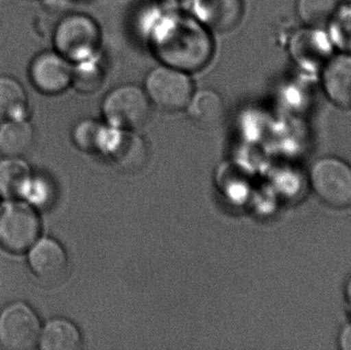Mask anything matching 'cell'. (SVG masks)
Listing matches in <instances>:
<instances>
[{"label": "cell", "mask_w": 351, "mask_h": 350, "mask_svg": "<svg viewBox=\"0 0 351 350\" xmlns=\"http://www.w3.org/2000/svg\"><path fill=\"white\" fill-rule=\"evenodd\" d=\"M158 40V53L165 65L192 71L208 63L212 43L198 20L176 18Z\"/></svg>", "instance_id": "1"}, {"label": "cell", "mask_w": 351, "mask_h": 350, "mask_svg": "<svg viewBox=\"0 0 351 350\" xmlns=\"http://www.w3.org/2000/svg\"><path fill=\"white\" fill-rule=\"evenodd\" d=\"M102 41L100 26L94 18L73 12L62 18L53 35L55 51L72 64L92 59Z\"/></svg>", "instance_id": "2"}, {"label": "cell", "mask_w": 351, "mask_h": 350, "mask_svg": "<svg viewBox=\"0 0 351 350\" xmlns=\"http://www.w3.org/2000/svg\"><path fill=\"white\" fill-rule=\"evenodd\" d=\"M308 185L322 203L336 210L351 208V164L337 156H324L311 164Z\"/></svg>", "instance_id": "3"}, {"label": "cell", "mask_w": 351, "mask_h": 350, "mask_svg": "<svg viewBox=\"0 0 351 350\" xmlns=\"http://www.w3.org/2000/svg\"><path fill=\"white\" fill-rule=\"evenodd\" d=\"M41 221L36 209L22 199L0 205V247L14 254L27 252L40 238Z\"/></svg>", "instance_id": "4"}, {"label": "cell", "mask_w": 351, "mask_h": 350, "mask_svg": "<svg viewBox=\"0 0 351 350\" xmlns=\"http://www.w3.org/2000/svg\"><path fill=\"white\" fill-rule=\"evenodd\" d=\"M152 103L135 84H123L107 92L102 101V113L110 127L134 131L147 123Z\"/></svg>", "instance_id": "5"}, {"label": "cell", "mask_w": 351, "mask_h": 350, "mask_svg": "<svg viewBox=\"0 0 351 350\" xmlns=\"http://www.w3.org/2000/svg\"><path fill=\"white\" fill-rule=\"evenodd\" d=\"M144 86L150 103L165 112L185 110L194 92L187 72L165 64L148 72Z\"/></svg>", "instance_id": "6"}, {"label": "cell", "mask_w": 351, "mask_h": 350, "mask_svg": "<svg viewBox=\"0 0 351 350\" xmlns=\"http://www.w3.org/2000/svg\"><path fill=\"white\" fill-rule=\"evenodd\" d=\"M41 323L25 302L8 304L0 312V345L10 350H29L38 345Z\"/></svg>", "instance_id": "7"}, {"label": "cell", "mask_w": 351, "mask_h": 350, "mask_svg": "<svg viewBox=\"0 0 351 350\" xmlns=\"http://www.w3.org/2000/svg\"><path fill=\"white\" fill-rule=\"evenodd\" d=\"M334 51L327 31L321 27L305 26L294 33L289 43L291 58L305 72L321 71Z\"/></svg>", "instance_id": "8"}, {"label": "cell", "mask_w": 351, "mask_h": 350, "mask_svg": "<svg viewBox=\"0 0 351 350\" xmlns=\"http://www.w3.org/2000/svg\"><path fill=\"white\" fill-rule=\"evenodd\" d=\"M29 79L45 95H59L72 84L73 66L56 51H45L33 58L29 65Z\"/></svg>", "instance_id": "9"}, {"label": "cell", "mask_w": 351, "mask_h": 350, "mask_svg": "<svg viewBox=\"0 0 351 350\" xmlns=\"http://www.w3.org/2000/svg\"><path fill=\"white\" fill-rule=\"evenodd\" d=\"M27 252L29 267L41 281L53 283L65 275L68 268L67 253L58 240L39 238Z\"/></svg>", "instance_id": "10"}, {"label": "cell", "mask_w": 351, "mask_h": 350, "mask_svg": "<svg viewBox=\"0 0 351 350\" xmlns=\"http://www.w3.org/2000/svg\"><path fill=\"white\" fill-rule=\"evenodd\" d=\"M324 94L336 106L351 110V53H338L321 69Z\"/></svg>", "instance_id": "11"}, {"label": "cell", "mask_w": 351, "mask_h": 350, "mask_svg": "<svg viewBox=\"0 0 351 350\" xmlns=\"http://www.w3.org/2000/svg\"><path fill=\"white\" fill-rule=\"evenodd\" d=\"M37 347L43 350H78L82 336L75 324L66 318H53L41 327Z\"/></svg>", "instance_id": "12"}, {"label": "cell", "mask_w": 351, "mask_h": 350, "mask_svg": "<svg viewBox=\"0 0 351 350\" xmlns=\"http://www.w3.org/2000/svg\"><path fill=\"white\" fill-rule=\"evenodd\" d=\"M198 22L226 30L232 27L241 14V0H194Z\"/></svg>", "instance_id": "13"}, {"label": "cell", "mask_w": 351, "mask_h": 350, "mask_svg": "<svg viewBox=\"0 0 351 350\" xmlns=\"http://www.w3.org/2000/svg\"><path fill=\"white\" fill-rule=\"evenodd\" d=\"M34 129L27 119H6L0 125V152L8 158H22L32 147Z\"/></svg>", "instance_id": "14"}, {"label": "cell", "mask_w": 351, "mask_h": 350, "mask_svg": "<svg viewBox=\"0 0 351 350\" xmlns=\"http://www.w3.org/2000/svg\"><path fill=\"white\" fill-rule=\"evenodd\" d=\"M185 110L189 118L199 127H214L222 119L224 103L216 90L204 88L193 92Z\"/></svg>", "instance_id": "15"}, {"label": "cell", "mask_w": 351, "mask_h": 350, "mask_svg": "<svg viewBox=\"0 0 351 350\" xmlns=\"http://www.w3.org/2000/svg\"><path fill=\"white\" fill-rule=\"evenodd\" d=\"M31 175L30 166L22 158L4 156L0 160V197L4 201L21 199Z\"/></svg>", "instance_id": "16"}, {"label": "cell", "mask_w": 351, "mask_h": 350, "mask_svg": "<svg viewBox=\"0 0 351 350\" xmlns=\"http://www.w3.org/2000/svg\"><path fill=\"white\" fill-rule=\"evenodd\" d=\"M28 100L22 84L12 76H0V116L27 119Z\"/></svg>", "instance_id": "17"}, {"label": "cell", "mask_w": 351, "mask_h": 350, "mask_svg": "<svg viewBox=\"0 0 351 350\" xmlns=\"http://www.w3.org/2000/svg\"><path fill=\"white\" fill-rule=\"evenodd\" d=\"M327 26L334 49L340 53H351V2L339 4Z\"/></svg>", "instance_id": "18"}, {"label": "cell", "mask_w": 351, "mask_h": 350, "mask_svg": "<svg viewBox=\"0 0 351 350\" xmlns=\"http://www.w3.org/2000/svg\"><path fill=\"white\" fill-rule=\"evenodd\" d=\"M339 0H297V14L305 26L321 27L327 25Z\"/></svg>", "instance_id": "19"}, {"label": "cell", "mask_w": 351, "mask_h": 350, "mask_svg": "<svg viewBox=\"0 0 351 350\" xmlns=\"http://www.w3.org/2000/svg\"><path fill=\"white\" fill-rule=\"evenodd\" d=\"M104 82V71L95 58L80 62L73 66L72 84L82 94L97 92Z\"/></svg>", "instance_id": "20"}, {"label": "cell", "mask_w": 351, "mask_h": 350, "mask_svg": "<svg viewBox=\"0 0 351 350\" xmlns=\"http://www.w3.org/2000/svg\"><path fill=\"white\" fill-rule=\"evenodd\" d=\"M106 127L94 119H84L74 127L72 139L82 151H101Z\"/></svg>", "instance_id": "21"}, {"label": "cell", "mask_w": 351, "mask_h": 350, "mask_svg": "<svg viewBox=\"0 0 351 350\" xmlns=\"http://www.w3.org/2000/svg\"><path fill=\"white\" fill-rule=\"evenodd\" d=\"M53 187L49 179L32 173L23 191L21 199L33 208H45L53 199Z\"/></svg>", "instance_id": "22"}, {"label": "cell", "mask_w": 351, "mask_h": 350, "mask_svg": "<svg viewBox=\"0 0 351 350\" xmlns=\"http://www.w3.org/2000/svg\"><path fill=\"white\" fill-rule=\"evenodd\" d=\"M338 347L342 350H351V322L344 325L340 330Z\"/></svg>", "instance_id": "23"}, {"label": "cell", "mask_w": 351, "mask_h": 350, "mask_svg": "<svg viewBox=\"0 0 351 350\" xmlns=\"http://www.w3.org/2000/svg\"><path fill=\"white\" fill-rule=\"evenodd\" d=\"M344 296H346V302L351 308V275L346 282V288H344Z\"/></svg>", "instance_id": "24"}, {"label": "cell", "mask_w": 351, "mask_h": 350, "mask_svg": "<svg viewBox=\"0 0 351 350\" xmlns=\"http://www.w3.org/2000/svg\"><path fill=\"white\" fill-rule=\"evenodd\" d=\"M344 2H351V0H343Z\"/></svg>", "instance_id": "25"}]
</instances>
